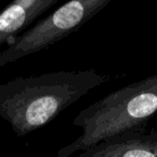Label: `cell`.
I'll use <instances>...</instances> for the list:
<instances>
[{
  "label": "cell",
  "mask_w": 157,
  "mask_h": 157,
  "mask_svg": "<svg viewBox=\"0 0 157 157\" xmlns=\"http://www.w3.org/2000/svg\"><path fill=\"white\" fill-rule=\"evenodd\" d=\"M109 80V75L94 69L13 78L0 84V117L17 137H24Z\"/></svg>",
  "instance_id": "6da1fadb"
},
{
  "label": "cell",
  "mask_w": 157,
  "mask_h": 157,
  "mask_svg": "<svg viewBox=\"0 0 157 157\" xmlns=\"http://www.w3.org/2000/svg\"><path fill=\"white\" fill-rule=\"evenodd\" d=\"M156 112L157 73L110 93L82 110L72 122L83 130L81 136L63 146L57 157H70L103 139L147 126Z\"/></svg>",
  "instance_id": "7a4b0ae2"
},
{
  "label": "cell",
  "mask_w": 157,
  "mask_h": 157,
  "mask_svg": "<svg viewBox=\"0 0 157 157\" xmlns=\"http://www.w3.org/2000/svg\"><path fill=\"white\" fill-rule=\"evenodd\" d=\"M111 0H71L40 20L0 53V67L38 53L73 35L107 8Z\"/></svg>",
  "instance_id": "3957f363"
},
{
  "label": "cell",
  "mask_w": 157,
  "mask_h": 157,
  "mask_svg": "<svg viewBox=\"0 0 157 157\" xmlns=\"http://www.w3.org/2000/svg\"><path fill=\"white\" fill-rule=\"evenodd\" d=\"M78 157H157V129L145 126L126 130L101 140Z\"/></svg>",
  "instance_id": "277c9868"
},
{
  "label": "cell",
  "mask_w": 157,
  "mask_h": 157,
  "mask_svg": "<svg viewBox=\"0 0 157 157\" xmlns=\"http://www.w3.org/2000/svg\"><path fill=\"white\" fill-rule=\"evenodd\" d=\"M58 2V0H15L0 13V46L21 35V31Z\"/></svg>",
  "instance_id": "5b68a950"
}]
</instances>
